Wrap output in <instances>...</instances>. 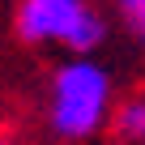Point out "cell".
<instances>
[{"label": "cell", "instance_id": "7a4b0ae2", "mask_svg": "<svg viewBox=\"0 0 145 145\" xmlns=\"http://www.w3.org/2000/svg\"><path fill=\"white\" fill-rule=\"evenodd\" d=\"M17 34L26 43H60L72 51H94L103 22L86 0H26L17 9Z\"/></svg>", "mask_w": 145, "mask_h": 145}, {"label": "cell", "instance_id": "5b68a950", "mask_svg": "<svg viewBox=\"0 0 145 145\" xmlns=\"http://www.w3.org/2000/svg\"><path fill=\"white\" fill-rule=\"evenodd\" d=\"M0 145H9V141H0Z\"/></svg>", "mask_w": 145, "mask_h": 145}, {"label": "cell", "instance_id": "277c9868", "mask_svg": "<svg viewBox=\"0 0 145 145\" xmlns=\"http://www.w3.org/2000/svg\"><path fill=\"white\" fill-rule=\"evenodd\" d=\"M120 13H124V22L132 26V34L145 39V0H120Z\"/></svg>", "mask_w": 145, "mask_h": 145}, {"label": "cell", "instance_id": "3957f363", "mask_svg": "<svg viewBox=\"0 0 145 145\" xmlns=\"http://www.w3.org/2000/svg\"><path fill=\"white\" fill-rule=\"evenodd\" d=\"M120 132L132 137V141L145 137V103H128V107L120 111Z\"/></svg>", "mask_w": 145, "mask_h": 145}, {"label": "cell", "instance_id": "6da1fadb", "mask_svg": "<svg viewBox=\"0 0 145 145\" xmlns=\"http://www.w3.org/2000/svg\"><path fill=\"white\" fill-rule=\"evenodd\" d=\"M111 81L107 72L90 60H72L56 72V90H51V124L60 137H86L98 128L107 111Z\"/></svg>", "mask_w": 145, "mask_h": 145}]
</instances>
